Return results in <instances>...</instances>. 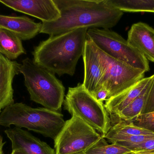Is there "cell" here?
Masks as SVG:
<instances>
[{
  "instance_id": "cell-15",
  "label": "cell",
  "mask_w": 154,
  "mask_h": 154,
  "mask_svg": "<svg viewBox=\"0 0 154 154\" xmlns=\"http://www.w3.org/2000/svg\"><path fill=\"white\" fill-rule=\"evenodd\" d=\"M154 75L144 78L117 96L105 101V108L110 119L117 115L122 110L132 103L143 92Z\"/></svg>"
},
{
  "instance_id": "cell-1",
  "label": "cell",
  "mask_w": 154,
  "mask_h": 154,
  "mask_svg": "<svg viewBox=\"0 0 154 154\" xmlns=\"http://www.w3.org/2000/svg\"><path fill=\"white\" fill-rule=\"evenodd\" d=\"M60 13L58 20L42 22L40 33L51 35L81 28L109 29L116 26L124 12L106 0H54Z\"/></svg>"
},
{
  "instance_id": "cell-16",
  "label": "cell",
  "mask_w": 154,
  "mask_h": 154,
  "mask_svg": "<svg viewBox=\"0 0 154 154\" xmlns=\"http://www.w3.org/2000/svg\"><path fill=\"white\" fill-rule=\"evenodd\" d=\"M22 41L14 33L0 29V53L12 61L22 54H26Z\"/></svg>"
},
{
  "instance_id": "cell-22",
  "label": "cell",
  "mask_w": 154,
  "mask_h": 154,
  "mask_svg": "<svg viewBox=\"0 0 154 154\" xmlns=\"http://www.w3.org/2000/svg\"><path fill=\"white\" fill-rule=\"evenodd\" d=\"M127 148L133 152L154 151V137L148 139L141 143L130 146Z\"/></svg>"
},
{
  "instance_id": "cell-4",
  "label": "cell",
  "mask_w": 154,
  "mask_h": 154,
  "mask_svg": "<svg viewBox=\"0 0 154 154\" xmlns=\"http://www.w3.org/2000/svg\"><path fill=\"white\" fill-rule=\"evenodd\" d=\"M31 100L45 108L61 111L65 97V88L55 74L26 58L20 68Z\"/></svg>"
},
{
  "instance_id": "cell-6",
  "label": "cell",
  "mask_w": 154,
  "mask_h": 154,
  "mask_svg": "<svg viewBox=\"0 0 154 154\" xmlns=\"http://www.w3.org/2000/svg\"><path fill=\"white\" fill-rule=\"evenodd\" d=\"M87 38L110 57L145 73L150 71L148 60L116 32L109 29H88Z\"/></svg>"
},
{
  "instance_id": "cell-21",
  "label": "cell",
  "mask_w": 154,
  "mask_h": 154,
  "mask_svg": "<svg viewBox=\"0 0 154 154\" xmlns=\"http://www.w3.org/2000/svg\"><path fill=\"white\" fill-rule=\"evenodd\" d=\"M154 112V77L141 115Z\"/></svg>"
},
{
  "instance_id": "cell-5",
  "label": "cell",
  "mask_w": 154,
  "mask_h": 154,
  "mask_svg": "<svg viewBox=\"0 0 154 154\" xmlns=\"http://www.w3.org/2000/svg\"><path fill=\"white\" fill-rule=\"evenodd\" d=\"M63 104L72 116L81 119L102 137L111 127L110 117L104 103L86 90L82 84L69 88Z\"/></svg>"
},
{
  "instance_id": "cell-14",
  "label": "cell",
  "mask_w": 154,
  "mask_h": 154,
  "mask_svg": "<svg viewBox=\"0 0 154 154\" xmlns=\"http://www.w3.org/2000/svg\"><path fill=\"white\" fill-rule=\"evenodd\" d=\"M42 23H36L25 16H9L0 14V29L17 35L22 40H28L40 33Z\"/></svg>"
},
{
  "instance_id": "cell-2",
  "label": "cell",
  "mask_w": 154,
  "mask_h": 154,
  "mask_svg": "<svg viewBox=\"0 0 154 154\" xmlns=\"http://www.w3.org/2000/svg\"><path fill=\"white\" fill-rule=\"evenodd\" d=\"M88 30L81 28L50 36L34 47L33 61L60 77L65 74L74 76L84 52Z\"/></svg>"
},
{
  "instance_id": "cell-24",
  "label": "cell",
  "mask_w": 154,
  "mask_h": 154,
  "mask_svg": "<svg viewBox=\"0 0 154 154\" xmlns=\"http://www.w3.org/2000/svg\"><path fill=\"white\" fill-rule=\"evenodd\" d=\"M11 154H28L24 151L21 149H15L12 150V152Z\"/></svg>"
},
{
  "instance_id": "cell-7",
  "label": "cell",
  "mask_w": 154,
  "mask_h": 154,
  "mask_svg": "<svg viewBox=\"0 0 154 154\" xmlns=\"http://www.w3.org/2000/svg\"><path fill=\"white\" fill-rule=\"evenodd\" d=\"M102 136L75 116L66 121L60 133L54 140L56 154H81L97 145Z\"/></svg>"
},
{
  "instance_id": "cell-3",
  "label": "cell",
  "mask_w": 154,
  "mask_h": 154,
  "mask_svg": "<svg viewBox=\"0 0 154 154\" xmlns=\"http://www.w3.org/2000/svg\"><path fill=\"white\" fill-rule=\"evenodd\" d=\"M64 116L45 108H33L23 103H14L0 113V126L25 128L54 140L65 125Z\"/></svg>"
},
{
  "instance_id": "cell-10",
  "label": "cell",
  "mask_w": 154,
  "mask_h": 154,
  "mask_svg": "<svg viewBox=\"0 0 154 154\" xmlns=\"http://www.w3.org/2000/svg\"><path fill=\"white\" fill-rule=\"evenodd\" d=\"M0 3L15 11L39 19L42 22L54 21L60 17L54 0H0Z\"/></svg>"
},
{
  "instance_id": "cell-26",
  "label": "cell",
  "mask_w": 154,
  "mask_h": 154,
  "mask_svg": "<svg viewBox=\"0 0 154 154\" xmlns=\"http://www.w3.org/2000/svg\"><path fill=\"white\" fill-rule=\"evenodd\" d=\"M124 154H137L135 152H133V151H130V152H128L126 153H125Z\"/></svg>"
},
{
  "instance_id": "cell-9",
  "label": "cell",
  "mask_w": 154,
  "mask_h": 154,
  "mask_svg": "<svg viewBox=\"0 0 154 154\" xmlns=\"http://www.w3.org/2000/svg\"><path fill=\"white\" fill-rule=\"evenodd\" d=\"M84 75V88L95 97L101 89L105 87L106 68L103 61L91 41L87 39L82 54Z\"/></svg>"
},
{
  "instance_id": "cell-28",
  "label": "cell",
  "mask_w": 154,
  "mask_h": 154,
  "mask_svg": "<svg viewBox=\"0 0 154 154\" xmlns=\"http://www.w3.org/2000/svg\"><path fill=\"white\" fill-rule=\"evenodd\" d=\"M86 154L85 153H83V154Z\"/></svg>"
},
{
  "instance_id": "cell-23",
  "label": "cell",
  "mask_w": 154,
  "mask_h": 154,
  "mask_svg": "<svg viewBox=\"0 0 154 154\" xmlns=\"http://www.w3.org/2000/svg\"><path fill=\"white\" fill-rule=\"evenodd\" d=\"M5 144V142L3 141V138L0 137V154H4L3 147Z\"/></svg>"
},
{
  "instance_id": "cell-19",
  "label": "cell",
  "mask_w": 154,
  "mask_h": 154,
  "mask_svg": "<svg viewBox=\"0 0 154 154\" xmlns=\"http://www.w3.org/2000/svg\"><path fill=\"white\" fill-rule=\"evenodd\" d=\"M126 147L117 143L108 144L104 138L94 147L85 153L86 154H124L130 152Z\"/></svg>"
},
{
  "instance_id": "cell-27",
  "label": "cell",
  "mask_w": 154,
  "mask_h": 154,
  "mask_svg": "<svg viewBox=\"0 0 154 154\" xmlns=\"http://www.w3.org/2000/svg\"><path fill=\"white\" fill-rule=\"evenodd\" d=\"M1 112H2V110H0V113H1Z\"/></svg>"
},
{
  "instance_id": "cell-20",
  "label": "cell",
  "mask_w": 154,
  "mask_h": 154,
  "mask_svg": "<svg viewBox=\"0 0 154 154\" xmlns=\"http://www.w3.org/2000/svg\"><path fill=\"white\" fill-rule=\"evenodd\" d=\"M129 122L136 126L154 133V112L140 115Z\"/></svg>"
},
{
  "instance_id": "cell-12",
  "label": "cell",
  "mask_w": 154,
  "mask_h": 154,
  "mask_svg": "<svg viewBox=\"0 0 154 154\" xmlns=\"http://www.w3.org/2000/svg\"><path fill=\"white\" fill-rule=\"evenodd\" d=\"M20 64L0 53V110L14 103L13 82L20 73Z\"/></svg>"
},
{
  "instance_id": "cell-18",
  "label": "cell",
  "mask_w": 154,
  "mask_h": 154,
  "mask_svg": "<svg viewBox=\"0 0 154 154\" xmlns=\"http://www.w3.org/2000/svg\"><path fill=\"white\" fill-rule=\"evenodd\" d=\"M109 4L126 12L154 13V0H106Z\"/></svg>"
},
{
  "instance_id": "cell-11",
  "label": "cell",
  "mask_w": 154,
  "mask_h": 154,
  "mask_svg": "<svg viewBox=\"0 0 154 154\" xmlns=\"http://www.w3.org/2000/svg\"><path fill=\"white\" fill-rule=\"evenodd\" d=\"M4 132L11 143L12 150L21 149L28 154H56L47 143L22 128L15 127Z\"/></svg>"
},
{
  "instance_id": "cell-17",
  "label": "cell",
  "mask_w": 154,
  "mask_h": 154,
  "mask_svg": "<svg viewBox=\"0 0 154 154\" xmlns=\"http://www.w3.org/2000/svg\"><path fill=\"white\" fill-rule=\"evenodd\" d=\"M154 77V76L142 93L137 98L117 115L110 119L111 125L114 124L119 121L129 122L141 115Z\"/></svg>"
},
{
  "instance_id": "cell-13",
  "label": "cell",
  "mask_w": 154,
  "mask_h": 154,
  "mask_svg": "<svg viewBox=\"0 0 154 154\" xmlns=\"http://www.w3.org/2000/svg\"><path fill=\"white\" fill-rule=\"evenodd\" d=\"M128 42L148 61L154 62V29L147 24L138 22L131 26Z\"/></svg>"
},
{
  "instance_id": "cell-25",
  "label": "cell",
  "mask_w": 154,
  "mask_h": 154,
  "mask_svg": "<svg viewBox=\"0 0 154 154\" xmlns=\"http://www.w3.org/2000/svg\"><path fill=\"white\" fill-rule=\"evenodd\" d=\"M134 152L137 154H154V151H138Z\"/></svg>"
},
{
  "instance_id": "cell-8",
  "label": "cell",
  "mask_w": 154,
  "mask_h": 154,
  "mask_svg": "<svg viewBox=\"0 0 154 154\" xmlns=\"http://www.w3.org/2000/svg\"><path fill=\"white\" fill-rule=\"evenodd\" d=\"M96 47L106 67L105 87L108 91V99L117 96L144 78L145 72L143 71L110 57Z\"/></svg>"
}]
</instances>
